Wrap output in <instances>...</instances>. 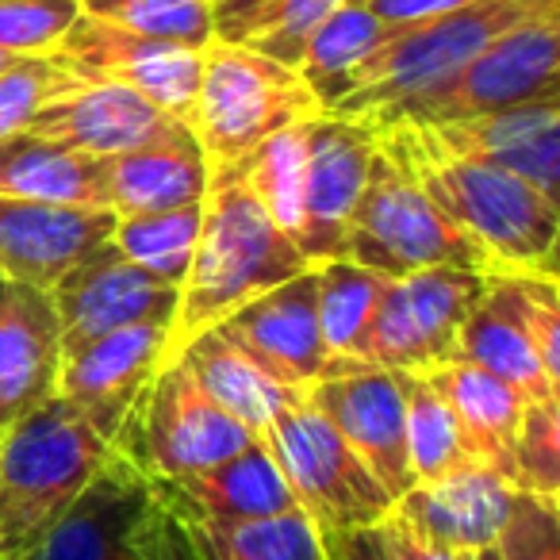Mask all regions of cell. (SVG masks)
<instances>
[{"mask_svg": "<svg viewBox=\"0 0 560 560\" xmlns=\"http://www.w3.org/2000/svg\"><path fill=\"white\" fill-rule=\"evenodd\" d=\"M404 404H407V460H411L415 483H430L453 468L468 465V450L460 422L445 396L434 388L427 373H404Z\"/></svg>", "mask_w": 560, "mask_h": 560, "instance_id": "32", "label": "cell"}, {"mask_svg": "<svg viewBox=\"0 0 560 560\" xmlns=\"http://www.w3.org/2000/svg\"><path fill=\"white\" fill-rule=\"evenodd\" d=\"M254 442L261 438L211 404L180 361H170L135 399L131 415L112 438V450L147 476L185 480L223 465Z\"/></svg>", "mask_w": 560, "mask_h": 560, "instance_id": "8", "label": "cell"}, {"mask_svg": "<svg viewBox=\"0 0 560 560\" xmlns=\"http://www.w3.org/2000/svg\"><path fill=\"white\" fill-rule=\"evenodd\" d=\"M342 257L392 280L434 269V265L488 272V261L472 246V238L422 192L419 180L404 165L384 154L381 142H376L365 188L346 226Z\"/></svg>", "mask_w": 560, "mask_h": 560, "instance_id": "6", "label": "cell"}, {"mask_svg": "<svg viewBox=\"0 0 560 560\" xmlns=\"http://www.w3.org/2000/svg\"><path fill=\"white\" fill-rule=\"evenodd\" d=\"M73 85H78V78H70L47 55H20L9 70L0 73V139L12 131H24L27 119L43 104Z\"/></svg>", "mask_w": 560, "mask_h": 560, "instance_id": "38", "label": "cell"}, {"mask_svg": "<svg viewBox=\"0 0 560 560\" xmlns=\"http://www.w3.org/2000/svg\"><path fill=\"white\" fill-rule=\"evenodd\" d=\"M476 560H499V549H495V545H488V549L476 552Z\"/></svg>", "mask_w": 560, "mask_h": 560, "instance_id": "45", "label": "cell"}, {"mask_svg": "<svg viewBox=\"0 0 560 560\" xmlns=\"http://www.w3.org/2000/svg\"><path fill=\"white\" fill-rule=\"evenodd\" d=\"M495 549H499V560H560L557 499L518 491Z\"/></svg>", "mask_w": 560, "mask_h": 560, "instance_id": "40", "label": "cell"}, {"mask_svg": "<svg viewBox=\"0 0 560 560\" xmlns=\"http://www.w3.org/2000/svg\"><path fill=\"white\" fill-rule=\"evenodd\" d=\"M388 35L392 27L381 24L361 0H346L312 32L304 55L296 62V73L312 85L315 101H319L346 70H353L361 58L373 55Z\"/></svg>", "mask_w": 560, "mask_h": 560, "instance_id": "36", "label": "cell"}, {"mask_svg": "<svg viewBox=\"0 0 560 560\" xmlns=\"http://www.w3.org/2000/svg\"><path fill=\"white\" fill-rule=\"evenodd\" d=\"M173 361H180L192 373V381L200 384L211 404H219L231 419L254 430L257 438L265 434V427H269L280 407L304 399V392L292 388L269 361L257 358L246 342H238L219 323L200 330L196 338H188Z\"/></svg>", "mask_w": 560, "mask_h": 560, "instance_id": "25", "label": "cell"}, {"mask_svg": "<svg viewBox=\"0 0 560 560\" xmlns=\"http://www.w3.org/2000/svg\"><path fill=\"white\" fill-rule=\"evenodd\" d=\"M147 534L150 560H330L300 506L277 518L223 526L203 518L180 483L162 476H150Z\"/></svg>", "mask_w": 560, "mask_h": 560, "instance_id": "12", "label": "cell"}, {"mask_svg": "<svg viewBox=\"0 0 560 560\" xmlns=\"http://www.w3.org/2000/svg\"><path fill=\"white\" fill-rule=\"evenodd\" d=\"M150 476L108 450L93 480L24 560H150Z\"/></svg>", "mask_w": 560, "mask_h": 560, "instance_id": "16", "label": "cell"}, {"mask_svg": "<svg viewBox=\"0 0 560 560\" xmlns=\"http://www.w3.org/2000/svg\"><path fill=\"white\" fill-rule=\"evenodd\" d=\"M434 127V124H430ZM445 147L526 180L560 203V96L434 127Z\"/></svg>", "mask_w": 560, "mask_h": 560, "instance_id": "22", "label": "cell"}, {"mask_svg": "<svg viewBox=\"0 0 560 560\" xmlns=\"http://www.w3.org/2000/svg\"><path fill=\"white\" fill-rule=\"evenodd\" d=\"M108 208H70L0 196V277L50 292L73 265L112 238Z\"/></svg>", "mask_w": 560, "mask_h": 560, "instance_id": "18", "label": "cell"}, {"mask_svg": "<svg viewBox=\"0 0 560 560\" xmlns=\"http://www.w3.org/2000/svg\"><path fill=\"white\" fill-rule=\"evenodd\" d=\"M211 165L192 127L170 119L147 142L104 158V208L116 219L200 203L208 192Z\"/></svg>", "mask_w": 560, "mask_h": 560, "instance_id": "20", "label": "cell"}, {"mask_svg": "<svg viewBox=\"0 0 560 560\" xmlns=\"http://www.w3.org/2000/svg\"><path fill=\"white\" fill-rule=\"evenodd\" d=\"M549 9H560V0H480L450 16L392 27L373 55L319 96V108L330 116H361L381 131L419 96L434 93L460 66L472 62L488 43Z\"/></svg>", "mask_w": 560, "mask_h": 560, "instance_id": "3", "label": "cell"}, {"mask_svg": "<svg viewBox=\"0 0 560 560\" xmlns=\"http://www.w3.org/2000/svg\"><path fill=\"white\" fill-rule=\"evenodd\" d=\"M514 292H518L522 319H526L529 342L541 358L552 384H560V292L557 277H537V272H514Z\"/></svg>", "mask_w": 560, "mask_h": 560, "instance_id": "41", "label": "cell"}, {"mask_svg": "<svg viewBox=\"0 0 560 560\" xmlns=\"http://www.w3.org/2000/svg\"><path fill=\"white\" fill-rule=\"evenodd\" d=\"M323 549H327L330 560H392L381 526L350 529V534H330V537H323Z\"/></svg>", "mask_w": 560, "mask_h": 560, "instance_id": "44", "label": "cell"}, {"mask_svg": "<svg viewBox=\"0 0 560 560\" xmlns=\"http://www.w3.org/2000/svg\"><path fill=\"white\" fill-rule=\"evenodd\" d=\"M376 142L472 238L491 277H557L560 203L495 165L457 154L430 124L399 119L381 127Z\"/></svg>", "mask_w": 560, "mask_h": 560, "instance_id": "1", "label": "cell"}, {"mask_svg": "<svg viewBox=\"0 0 560 560\" xmlns=\"http://www.w3.org/2000/svg\"><path fill=\"white\" fill-rule=\"evenodd\" d=\"M552 96H560V9L529 16L499 35L434 93L419 96L411 108L399 112L392 124L415 119L442 127Z\"/></svg>", "mask_w": 560, "mask_h": 560, "instance_id": "9", "label": "cell"}, {"mask_svg": "<svg viewBox=\"0 0 560 560\" xmlns=\"http://www.w3.org/2000/svg\"><path fill=\"white\" fill-rule=\"evenodd\" d=\"M376 154V127L361 116H330L319 112L307 119L304 150V219H300L296 249L307 265L342 257L346 226L365 188L369 162Z\"/></svg>", "mask_w": 560, "mask_h": 560, "instance_id": "15", "label": "cell"}, {"mask_svg": "<svg viewBox=\"0 0 560 560\" xmlns=\"http://www.w3.org/2000/svg\"><path fill=\"white\" fill-rule=\"evenodd\" d=\"M312 269L315 284H319V327L330 358H358L361 338H365L392 277L346 261V257L312 265Z\"/></svg>", "mask_w": 560, "mask_h": 560, "instance_id": "31", "label": "cell"}, {"mask_svg": "<svg viewBox=\"0 0 560 560\" xmlns=\"http://www.w3.org/2000/svg\"><path fill=\"white\" fill-rule=\"evenodd\" d=\"M0 280H4V277H0Z\"/></svg>", "mask_w": 560, "mask_h": 560, "instance_id": "48", "label": "cell"}, {"mask_svg": "<svg viewBox=\"0 0 560 560\" xmlns=\"http://www.w3.org/2000/svg\"><path fill=\"white\" fill-rule=\"evenodd\" d=\"M4 292H9V280H0V307H4Z\"/></svg>", "mask_w": 560, "mask_h": 560, "instance_id": "47", "label": "cell"}, {"mask_svg": "<svg viewBox=\"0 0 560 560\" xmlns=\"http://www.w3.org/2000/svg\"><path fill=\"white\" fill-rule=\"evenodd\" d=\"M200 89L185 124L192 127L208 165H234L284 127L319 116L312 85L292 66L272 62L254 47L211 43L203 50Z\"/></svg>", "mask_w": 560, "mask_h": 560, "instance_id": "5", "label": "cell"}, {"mask_svg": "<svg viewBox=\"0 0 560 560\" xmlns=\"http://www.w3.org/2000/svg\"><path fill=\"white\" fill-rule=\"evenodd\" d=\"M177 300V284L127 261L112 242H104L50 289V304L62 327V358L112 330L142 327V323L173 327Z\"/></svg>", "mask_w": 560, "mask_h": 560, "instance_id": "14", "label": "cell"}, {"mask_svg": "<svg viewBox=\"0 0 560 560\" xmlns=\"http://www.w3.org/2000/svg\"><path fill=\"white\" fill-rule=\"evenodd\" d=\"M200 219L203 200L170 211H150V215H124L116 219L108 242L127 261L142 265L147 272H154V277L170 280V284L180 289L188 261H192L196 238H200Z\"/></svg>", "mask_w": 560, "mask_h": 560, "instance_id": "34", "label": "cell"}, {"mask_svg": "<svg viewBox=\"0 0 560 560\" xmlns=\"http://www.w3.org/2000/svg\"><path fill=\"white\" fill-rule=\"evenodd\" d=\"M312 269L296 242L272 226L242 177V162L215 165L203 192L200 238L180 280L177 315L170 327V361L200 330L223 323L246 300ZM165 361V365H170Z\"/></svg>", "mask_w": 560, "mask_h": 560, "instance_id": "2", "label": "cell"}, {"mask_svg": "<svg viewBox=\"0 0 560 560\" xmlns=\"http://www.w3.org/2000/svg\"><path fill=\"white\" fill-rule=\"evenodd\" d=\"M369 12H373L381 24L388 27H407V24H422V20H438L460 12L468 4H480V0H361Z\"/></svg>", "mask_w": 560, "mask_h": 560, "instance_id": "43", "label": "cell"}, {"mask_svg": "<svg viewBox=\"0 0 560 560\" xmlns=\"http://www.w3.org/2000/svg\"><path fill=\"white\" fill-rule=\"evenodd\" d=\"M108 450L58 396L0 434V560H24L50 534Z\"/></svg>", "mask_w": 560, "mask_h": 560, "instance_id": "4", "label": "cell"}, {"mask_svg": "<svg viewBox=\"0 0 560 560\" xmlns=\"http://www.w3.org/2000/svg\"><path fill=\"white\" fill-rule=\"evenodd\" d=\"M219 327L246 342L257 358H265L292 388H312L330 361L319 327V284L315 269L296 272L292 280L261 296L246 300L238 312L226 315Z\"/></svg>", "mask_w": 560, "mask_h": 560, "instance_id": "19", "label": "cell"}, {"mask_svg": "<svg viewBox=\"0 0 560 560\" xmlns=\"http://www.w3.org/2000/svg\"><path fill=\"white\" fill-rule=\"evenodd\" d=\"M173 116H165L147 96L131 93L124 85H93L78 81L73 89L47 101L32 119L27 131L55 139L93 158H116L124 150L147 142L158 135Z\"/></svg>", "mask_w": 560, "mask_h": 560, "instance_id": "24", "label": "cell"}, {"mask_svg": "<svg viewBox=\"0 0 560 560\" xmlns=\"http://www.w3.org/2000/svg\"><path fill=\"white\" fill-rule=\"evenodd\" d=\"M514 468H518V491L541 499L560 495V404L522 407L518 438H514Z\"/></svg>", "mask_w": 560, "mask_h": 560, "instance_id": "37", "label": "cell"}, {"mask_svg": "<svg viewBox=\"0 0 560 560\" xmlns=\"http://www.w3.org/2000/svg\"><path fill=\"white\" fill-rule=\"evenodd\" d=\"M177 483L203 518L223 522V526L296 511V495H292L289 480H284L265 442H254L249 450L226 457L223 465L185 476Z\"/></svg>", "mask_w": 560, "mask_h": 560, "instance_id": "29", "label": "cell"}, {"mask_svg": "<svg viewBox=\"0 0 560 560\" xmlns=\"http://www.w3.org/2000/svg\"><path fill=\"white\" fill-rule=\"evenodd\" d=\"M457 361H468V365L491 373L495 381L511 384L526 404L557 399V384L549 381L534 342H529L511 277H488L483 296L476 300L468 319L460 323Z\"/></svg>", "mask_w": 560, "mask_h": 560, "instance_id": "26", "label": "cell"}, {"mask_svg": "<svg viewBox=\"0 0 560 560\" xmlns=\"http://www.w3.org/2000/svg\"><path fill=\"white\" fill-rule=\"evenodd\" d=\"M304 399L346 438L392 499L415 488L407 460L404 373L358 358H330L319 381L304 388Z\"/></svg>", "mask_w": 560, "mask_h": 560, "instance_id": "11", "label": "cell"}, {"mask_svg": "<svg viewBox=\"0 0 560 560\" xmlns=\"http://www.w3.org/2000/svg\"><path fill=\"white\" fill-rule=\"evenodd\" d=\"M0 196L70 208H104V158L81 154L35 131L0 139Z\"/></svg>", "mask_w": 560, "mask_h": 560, "instance_id": "28", "label": "cell"}, {"mask_svg": "<svg viewBox=\"0 0 560 560\" xmlns=\"http://www.w3.org/2000/svg\"><path fill=\"white\" fill-rule=\"evenodd\" d=\"M261 442L269 445L296 506L312 518L319 537L381 526L396 506L388 488L307 399L280 407Z\"/></svg>", "mask_w": 560, "mask_h": 560, "instance_id": "7", "label": "cell"}, {"mask_svg": "<svg viewBox=\"0 0 560 560\" xmlns=\"http://www.w3.org/2000/svg\"><path fill=\"white\" fill-rule=\"evenodd\" d=\"M381 534H384V545H388L392 560H476V552L453 549V545L419 534V529L407 526L396 511L381 522Z\"/></svg>", "mask_w": 560, "mask_h": 560, "instance_id": "42", "label": "cell"}, {"mask_svg": "<svg viewBox=\"0 0 560 560\" xmlns=\"http://www.w3.org/2000/svg\"><path fill=\"white\" fill-rule=\"evenodd\" d=\"M47 58L78 81L131 89V93L147 96L150 104H158L165 116L180 119V124L192 112L203 66V58L192 55V50L142 39V35L101 24L93 16L73 20L70 32L47 50Z\"/></svg>", "mask_w": 560, "mask_h": 560, "instance_id": "13", "label": "cell"}, {"mask_svg": "<svg viewBox=\"0 0 560 560\" xmlns=\"http://www.w3.org/2000/svg\"><path fill=\"white\" fill-rule=\"evenodd\" d=\"M62 327L50 292L12 284L0 307V434L55 396Z\"/></svg>", "mask_w": 560, "mask_h": 560, "instance_id": "23", "label": "cell"}, {"mask_svg": "<svg viewBox=\"0 0 560 560\" xmlns=\"http://www.w3.org/2000/svg\"><path fill=\"white\" fill-rule=\"evenodd\" d=\"M483 289L488 272L453 265L388 280V292L361 338L358 361L392 373H430L445 361H457L460 323L468 319Z\"/></svg>", "mask_w": 560, "mask_h": 560, "instance_id": "10", "label": "cell"}, {"mask_svg": "<svg viewBox=\"0 0 560 560\" xmlns=\"http://www.w3.org/2000/svg\"><path fill=\"white\" fill-rule=\"evenodd\" d=\"M165 361H170V327L142 323V327L112 330V335L66 353L58 365L55 396L70 404L112 445V438L131 415L135 399L142 396V388L154 381Z\"/></svg>", "mask_w": 560, "mask_h": 560, "instance_id": "17", "label": "cell"}, {"mask_svg": "<svg viewBox=\"0 0 560 560\" xmlns=\"http://www.w3.org/2000/svg\"><path fill=\"white\" fill-rule=\"evenodd\" d=\"M16 58H20V55H4V50H0V73L9 70V66H12V62H16Z\"/></svg>", "mask_w": 560, "mask_h": 560, "instance_id": "46", "label": "cell"}, {"mask_svg": "<svg viewBox=\"0 0 560 560\" xmlns=\"http://www.w3.org/2000/svg\"><path fill=\"white\" fill-rule=\"evenodd\" d=\"M78 16V0H0V50L47 55Z\"/></svg>", "mask_w": 560, "mask_h": 560, "instance_id": "39", "label": "cell"}, {"mask_svg": "<svg viewBox=\"0 0 560 560\" xmlns=\"http://www.w3.org/2000/svg\"><path fill=\"white\" fill-rule=\"evenodd\" d=\"M346 0H211L215 43L254 47L296 70L312 32Z\"/></svg>", "mask_w": 560, "mask_h": 560, "instance_id": "30", "label": "cell"}, {"mask_svg": "<svg viewBox=\"0 0 560 560\" xmlns=\"http://www.w3.org/2000/svg\"><path fill=\"white\" fill-rule=\"evenodd\" d=\"M304 150L307 124H296L269 135L261 147H254L242 158L246 188L272 219V226L289 234L292 242H296L300 219H304Z\"/></svg>", "mask_w": 560, "mask_h": 560, "instance_id": "33", "label": "cell"}, {"mask_svg": "<svg viewBox=\"0 0 560 560\" xmlns=\"http://www.w3.org/2000/svg\"><path fill=\"white\" fill-rule=\"evenodd\" d=\"M430 381L453 407L465 434L468 450L480 465L503 472L506 480L518 488V468H514V438H518L522 407L526 399L511 388V384L495 381L483 369L468 365V361H445V365L430 369Z\"/></svg>", "mask_w": 560, "mask_h": 560, "instance_id": "27", "label": "cell"}, {"mask_svg": "<svg viewBox=\"0 0 560 560\" xmlns=\"http://www.w3.org/2000/svg\"><path fill=\"white\" fill-rule=\"evenodd\" d=\"M78 4L81 16L124 27L142 39L192 50V55H203L215 43L211 0H78Z\"/></svg>", "mask_w": 560, "mask_h": 560, "instance_id": "35", "label": "cell"}, {"mask_svg": "<svg viewBox=\"0 0 560 560\" xmlns=\"http://www.w3.org/2000/svg\"><path fill=\"white\" fill-rule=\"evenodd\" d=\"M514 495L518 488L503 472L480 465V460H468L438 480L415 483L407 495L396 499L392 511L434 541L480 552L499 541Z\"/></svg>", "mask_w": 560, "mask_h": 560, "instance_id": "21", "label": "cell"}]
</instances>
